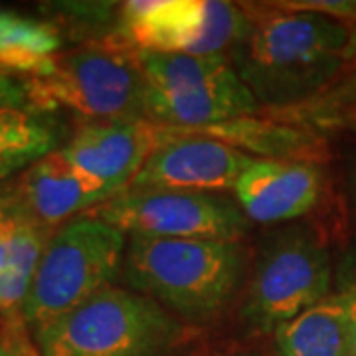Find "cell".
<instances>
[{
  "label": "cell",
  "mask_w": 356,
  "mask_h": 356,
  "mask_svg": "<svg viewBox=\"0 0 356 356\" xmlns=\"http://www.w3.org/2000/svg\"><path fill=\"white\" fill-rule=\"evenodd\" d=\"M180 131L228 143L234 149L254 159L317 161L321 154V139L315 133L285 125L280 121H266L255 117H243L210 127L180 129Z\"/></svg>",
  "instance_id": "2e32d148"
},
{
  "label": "cell",
  "mask_w": 356,
  "mask_h": 356,
  "mask_svg": "<svg viewBox=\"0 0 356 356\" xmlns=\"http://www.w3.org/2000/svg\"><path fill=\"white\" fill-rule=\"evenodd\" d=\"M346 186H348V196H350V202L355 206L356 210V161H353L348 165L346 170Z\"/></svg>",
  "instance_id": "603a6c76"
},
{
  "label": "cell",
  "mask_w": 356,
  "mask_h": 356,
  "mask_svg": "<svg viewBox=\"0 0 356 356\" xmlns=\"http://www.w3.org/2000/svg\"><path fill=\"white\" fill-rule=\"evenodd\" d=\"M350 24H356V0L355 6H353V14H350Z\"/></svg>",
  "instance_id": "d4e9b609"
},
{
  "label": "cell",
  "mask_w": 356,
  "mask_h": 356,
  "mask_svg": "<svg viewBox=\"0 0 356 356\" xmlns=\"http://www.w3.org/2000/svg\"><path fill=\"white\" fill-rule=\"evenodd\" d=\"M135 51L147 81V119L153 123L200 129L261 111L228 56Z\"/></svg>",
  "instance_id": "8992f818"
},
{
  "label": "cell",
  "mask_w": 356,
  "mask_h": 356,
  "mask_svg": "<svg viewBox=\"0 0 356 356\" xmlns=\"http://www.w3.org/2000/svg\"><path fill=\"white\" fill-rule=\"evenodd\" d=\"M325 175L317 161L257 159L234 186L250 222L277 224L305 216L321 200Z\"/></svg>",
  "instance_id": "4fadbf2b"
},
{
  "label": "cell",
  "mask_w": 356,
  "mask_h": 356,
  "mask_svg": "<svg viewBox=\"0 0 356 356\" xmlns=\"http://www.w3.org/2000/svg\"><path fill=\"white\" fill-rule=\"evenodd\" d=\"M248 271L242 240L129 236L121 277L178 321L208 323L236 299Z\"/></svg>",
  "instance_id": "7a4b0ae2"
},
{
  "label": "cell",
  "mask_w": 356,
  "mask_h": 356,
  "mask_svg": "<svg viewBox=\"0 0 356 356\" xmlns=\"http://www.w3.org/2000/svg\"><path fill=\"white\" fill-rule=\"evenodd\" d=\"M127 236L97 216H77L51 234L24 301V327L36 331L74 311L121 275Z\"/></svg>",
  "instance_id": "5b68a950"
},
{
  "label": "cell",
  "mask_w": 356,
  "mask_h": 356,
  "mask_svg": "<svg viewBox=\"0 0 356 356\" xmlns=\"http://www.w3.org/2000/svg\"><path fill=\"white\" fill-rule=\"evenodd\" d=\"M273 339L277 356H355L348 311L334 291L280 325Z\"/></svg>",
  "instance_id": "9a60e30c"
},
{
  "label": "cell",
  "mask_w": 356,
  "mask_h": 356,
  "mask_svg": "<svg viewBox=\"0 0 356 356\" xmlns=\"http://www.w3.org/2000/svg\"><path fill=\"white\" fill-rule=\"evenodd\" d=\"M0 107L32 109L30 103H28L24 83L22 81H16L13 76H8L4 72H0Z\"/></svg>",
  "instance_id": "44dd1931"
},
{
  "label": "cell",
  "mask_w": 356,
  "mask_h": 356,
  "mask_svg": "<svg viewBox=\"0 0 356 356\" xmlns=\"http://www.w3.org/2000/svg\"><path fill=\"white\" fill-rule=\"evenodd\" d=\"M229 356H264V355H257V353H238V355H229Z\"/></svg>",
  "instance_id": "484cf974"
},
{
  "label": "cell",
  "mask_w": 356,
  "mask_h": 356,
  "mask_svg": "<svg viewBox=\"0 0 356 356\" xmlns=\"http://www.w3.org/2000/svg\"><path fill=\"white\" fill-rule=\"evenodd\" d=\"M89 214L127 238L242 240L252 226L240 204L212 192L125 188Z\"/></svg>",
  "instance_id": "9c48e42d"
},
{
  "label": "cell",
  "mask_w": 356,
  "mask_h": 356,
  "mask_svg": "<svg viewBox=\"0 0 356 356\" xmlns=\"http://www.w3.org/2000/svg\"><path fill=\"white\" fill-rule=\"evenodd\" d=\"M0 356H28L24 350H20L13 341H8V339H4V341H0Z\"/></svg>",
  "instance_id": "cb8c5ba5"
},
{
  "label": "cell",
  "mask_w": 356,
  "mask_h": 356,
  "mask_svg": "<svg viewBox=\"0 0 356 356\" xmlns=\"http://www.w3.org/2000/svg\"><path fill=\"white\" fill-rule=\"evenodd\" d=\"M348 123H353V127L356 129V115H355V117H353V119H350V121H348Z\"/></svg>",
  "instance_id": "4316f807"
},
{
  "label": "cell",
  "mask_w": 356,
  "mask_h": 356,
  "mask_svg": "<svg viewBox=\"0 0 356 356\" xmlns=\"http://www.w3.org/2000/svg\"><path fill=\"white\" fill-rule=\"evenodd\" d=\"M334 261L317 232L295 226L261 248L242 303L243 321L273 332L332 293Z\"/></svg>",
  "instance_id": "52a82bcc"
},
{
  "label": "cell",
  "mask_w": 356,
  "mask_h": 356,
  "mask_svg": "<svg viewBox=\"0 0 356 356\" xmlns=\"http://www.w3.org/2000/svg\"><path fill=\"white\" fill-rule=\"evenodd\" d=\"M170 139V127L153 121H93L77 129L60 151L70 163L121 192Z\"/></svg>",
  "instance_id": "8fae6325"
},
{
  "label": "cell",
  "mask_w": 356,
  "mask_h": 356,
  "mask_svg": "<svg viewBox=\"0 0 356 356\" xmlns=\"http://www.w3.org/2000/svg\"><path fill=\"white\" fill-rule=\"evenodd\" d=\"M13 198V196H10ZM14 200V198H13ZM16 218L6 255L0 266V318L14 332L24 327L22 309L40 259L56 229L46 228L14 200Z\"/></svg>",
  "instance_id": "5bb4252c"
},
{
  "label": "cell",
  "mask_w": 356,
  "mask_h": 356,
  "mask_svg": "<svg viewBox=\"0 0 356 356\" xmlns=\"http://www.w3.org/2000/svg\"><path fill=\"white\" fill-rule=\"evenodd\" d=\"M38 113L67 109L93 121H149L147 81L137 51L127 44H89L60 54L50 70L22 81Z\"/></svg>",
  "instance_id": "277c9868"
},
{
  "label": "cell",
  "mask_w": 356,
  "mask_h": 356,
  "mask_svg": "<svg viewBox=\"0 0 356 356\" xmlns=\"http://www.w3.org/2000/svg\"><path fill=\"white\" fill-rule=\"evenodd\" d=\"M14 218H16V206L10 194L4 191L0 192V266L6 255V248L10 242L14 228Z\"/></svg>",
  "instance_id": "7402d4cb"
},
{
  "label": "cell",
  "mask_w": 356,
  "mask_h": 356,
  "mask_svg": "<svg viewBox=\"0 0 356 356\" xmlns=\"http://www.w3.org/2000/svg\"><path fill=\"white\" fill-rule=\"evenodd\" d=\"M293 117L313 125H337L356 115V65L317 99L291 109Z\"/></svg>",
  "instance_id": "d6986e66"
},
{
  "label": "cell",
  "mask_w": 356,
  "mask_h": 356,
  "mask_svg": "<svg viewBox=\"0 0 356 356\" xmlns=\"http://www.w3.org/2000/svg\"><path fill=\"white\" fill-rule=\"evenodd\" d=\"M6 192L30 216L50 229H58L74 218L89 214L93 208L119 194L99 178L70 163L60 149L22 170Z\"/></svg>",
  "instance_id": "7c38bea8"
},
{
  "label": "cell",
  "mask_w": 356,
  "mask_h": 356,
  "mask_svg": "<svg viewBox=\"0 0 356 356\" xmlns=\"http://www.w3.org/2000/svg\"><path fill=\"white\" fill-rule=\"evenodd\" d=\"M250 26V8L222 0H133L119 8L123 42L143 51L229 58Z\"/></svg>",
  "instance_id": "ba28073f"
},
{
  "label": "cell",
  "mask_w": 356,
  "mask_h": 356,
  "mask_svg": "<svg viewBox=\"0 0 356 356\" xmlns=\"http://www.w3.org/2000/svg\"><path fill=\"white\" fill-rule=\"evenodd\" d=\"M332 291L339 293L343 297L346 311H348L356 356V242L350 243L343 254H341L339 261L334 264Z\"/></svg>",
  "instance_id": "ffe728a7"
},
{
  "label": "cell",
  "mask_w": 356,
  "mask_h": 356,
  "mask_svg": "<svg viewBox=\"0 0 356 356\" xmlns=\"http://www.w3.org/2000/svg\"><path fill=\"white\" fill-rule=\"evenodd\" d=\"M250 14V32L229 60L261 107L307 105L356 65V24L277 4Z\"/></svg>",
  "instance_id": "6da1fadb"
},
{
  "label": "cell",
  "mask_w": 356,
  "mask_h": 356,
  "mask_svg": "<svg viewBox=\"0 0 356 356\" xmlns=\"http://www.w3.org/2000/svg\"><path fill=\"white\" fill-rule=\"evenodd\" d=\"M32 334L40 356H172L186 332L151 297L109 285Z\"/></svg>",
  "instance_id": "3957f363"
},
{
  "label": "cell",
  "mask_w": 356,
  "mask_h": 356,
  "mask_svg": "<svg viewBox=\"0 0 356 356\" xmlns=\"http://www.w3.org/2000/svg\"><path fill=\"white\" fill-rule=\"evenodd\" d=\"M60 149V129L46 113L0 107V182Z\"/></svg>",
  "instance_id": "ac0fdd59"
},
{
  "label": "cell",
  "mask_w": 356,
  "mask_h": 356,
  "mask_svg": "<svg viewBox=\"0 0 356 356\" xmlns=\"http://www.w3.org/2000/svg\"><path fill=\"white\" fill-rule=\"evenodd\" d=\"M56 26L22 14L0 10V72L8 76H44L60 56Z\"/></svg>",
  "instance_id": "e0dca14e"
},
{
  "label": "cell",
  "mask_w": 356,
  "mask_h": 356,
  "mask_svg": "<svg viewBox=\"0 0 356 356\" xmlns=\"http://www.w3.org/2000/svg\"><path fill=\"white\" fill-rule=\"evenodd\" d=\"M172 139L159 147L127 188L184 191L220 194L236 182L257 159L228 143L170 127Z\"/></svg>",
  "instance_id": "30bf717a"
}]
</instances>
